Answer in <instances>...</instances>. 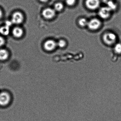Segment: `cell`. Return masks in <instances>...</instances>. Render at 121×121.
Returning <instances> with one entry per match:
<instances>
[{
	"label": "cell",
	"instance_id": "obj_9",
	"mask_svg": "<svg viewBox=\"0 0 121 121\" xmlns=\"http://www.w3.org/2000/svg\"><path fill=\"white\" fill-rule=\"evenodd\" d=\"M13 35L15 37L19 38L21 37L23 34L22 29L20 27H16L13 29Z\"/></svg>",
	"mask_w": 121,
	"mask_h": 121
},
{
	"label": "cell",
	"instance_id": "obj_21",
	"mask_svg": "<svg viewBox=\"0 0 121 121\" xmlns=\"http://www.w3.org/2000/svg\"><path fill=\"white\" fill-rule=\"evenodd\" d=\"M3 15V13L2 12V10H1L0 9V19L2 17Z\"/></svg>",
	"mask_w": 121,
	"mask_h": 121
},
{
	"label": "cell",
	"instance_id": "obj_4",
	"mask_svg": "<svg viewBox=\"0 0 121 121\" xmlns=\"http://www.w3.org/2000/svg\"><path fill=\"white\" fill-rule=\"evenodd\" d=\"M101 25L100 21L97 19H93L88 22L87 26L90 29L96 30L98 29Z\"/></svg>",
	"mask_w": 121,
	"mask_h": 121
},
{
	"label": "cell",
	"instance_id": "obj_22",
	"mask_svg": "<svg viewBox=\"0 0 121 121\" xmlns=\"http://www.w3.org/2000/svg\"><path fill=\"white\" fill-rule=\"evenodd\" d=\"M40 0L42 2H47L48 0Z\"/></svg>",
	"mask_w": 121,
	"mask_h": 121
},
{
	"label": "cell",
	"instance_id": "obj_19",
	"mask_svg": "<svg viewBox=\"0 0 121 121\" xmlns=\"http://www.w3.org/2000/svg\"><path fill=\"white\" fill-rule=\"evenodd\" d=\"M13 24L12 22L9 21H7L5 22V25L10 27V26H12V24Z\"/></svg>",
	"mask_w": 121,
	"mask_h": 121
},
{
	"label": "cell",
	"instance_id": "obj_13",
	"mask_svg": "<svg viewBox=\"0 0 121 121\" xmlns=\"http://www.w3.org/2000/svg\"><path fill=\"white\" fill-rule=\"evenodd\" d=\"M114 51L117 54H121V43H117L115 44L114 47Z\"/></svg>",
	"mask_w": 121,
	"mask_h": 121
},
{
	"label": "cell",
	"instance_id": "obj_18",
	"mask_svg": "<svg viewBox=\"0 0 121 121\" xmlns=\"http://www.w3.org/2000/svg\"><path fill=\"white\" fill-rule=\"evenodd\" d=\"M5 43V40L3 37L0 36V47L2 46Z\"/></svg>",
	"mask_w": 121,
	"mask_h": 121
},
{
	"label": "cell",
	"instance_id": "obj_5",
	"mask_svg": "<svg viewBox=\"0 0 121 121\" xmlns=\"http://www.w3.org/2000/svg\"><path fill=\"white\" fill-rule=\"evenodd\" d=\"M86 5L88 9L95 10L99 7L100 4L99 0H86Z\"/></svg>",
	"mask_w": 121,
	"mask_h": 121
},
{
	"label": "cell",
	"instance_id": "obj_16",
	"mask_svg": "<svg viewBox=\"0 0 121 121\" xmlns=\"http://www.w3.org/2000/svg\"><path fill=\"white\" fill-rule=\"evenodd\" d=\"M57 45L60 48H64L66 45V42L65 40L61 39L58 42V43H57Z\"/></svg>",
	"mask_w": 121,
	"mask_h": 121
},
{
	"label": "cell",
	"instance_id": "obj_17",
	"mask_svg": "<svg viewBox=\"0 0 121 121\" xmlns=\"http://www.w3.org/2000/svg\"><path fill=\"white\" fill-rule=\"evenodd\" d=\"M76 0H66V3L69 6H73L75 3Z\"/></svg>",
	"mask_w": 121,
	"mask_h": 121
},
{
	"label": "cell",
	"instance_id": "obj_2",
	"mask_svg": "<svg viewBox=\"0 0 121 121\" xmlns=\"http://www.w3.org/2000/svg\"><path fill=\"white\" fill-rule=\"evenodd\" d=\"M10 100L9 95L6 92L0 93V105L5 106L7 105Z\"/></svg>",
	"mask_w": 121,
	"mask_h": 121
},
{
	"label": "cell",
	"instance_id": "obj_10",
	"mask_svg": "<svg viewBox=\"0 0 121 121\" xmlns=\"http://www.w3.org/2000/svg\"><path fill=\"white\" fill-rule=\"evenodd\" d=\"M9 56L8 52L4 49H0V60H6Z\"/></svg>",
	"mask_w": 121,
	"mask_h": 121
},
{
	"label": "cell",
	"instance_id": "obj_6",
	"mask_svg": "<svg viewBox=\"0 0 121 121\" xmlns=\"http://www.w3.org/2000/svg\"><path fill=\"white\" fill-rule=\"evenodd\" d=\"M111 11L107 7H103L100 9L98 14L101 18L103 19H107L110 15Z\"/></svg>",
	"mask_w": 121,
	"mask_h": 121
},
{
	"label": "cell",
	"instance_id": "obj_1",
	"mask_svg": "<svg viewBox=\"0 0 121 121\" xmlns=\"http://www.w3.org/2000/svg\"><path fill=\"white\" fill-rule=\"evenodd\" d=\"M103 41L108 45H112L115 43L117 40V36L114 33H106L103 36Z\"/></svg>",
	"mask_w": 121,
	"mask_h": 121
},
{
	"label": "cell",
	"instance_id": "obj_3",
	"mask_svg": "<svg viewBox=\"0 0 121 121\" xmlns=\"http://www.w3.org/2000/svg\"><path fill=\"white\" fill-rule=\"evenodd\" d=\"M24 17L21 13L16 12L13 15L12 22L13 24H19L23 22Z\"/></svg>",
	"mask_w": 121,
	"mask_h": 121
},
{
	"label": "cell",
	"instance_id": "obj_14",
	"mask_svg": "<svg viewBox=\"0 0 121 121\" xmlns=\"http://www.w3.org/2000/svg\"><path fill=\"white\" fill-rule=\"evenodd\" d=\"M107 7L109 8L112 11L114 10L117 8V5L112 0L108 3L107 4Z\"/></svg>",
	"mask_w": 121,
	"mask_h": 121
},
{
	"label": "cell",
	"instance_id": "obj_20",
	"mask_svg": "<svg viewBox=\"0 0 121 121\" xmlns=\"http://www.w3.org/2000/svg\"><path fill=\"white\" fill-rule=\"evenodd\" d=\"M103 2L104 3L106 4H107L110 1H112V0H102Z\"/></svg>",
	"mask_w": 121,
	"mask_h": 121
},
{
	"label": "cell",
	"instance_id": "obj_7",
	"mask_svg": "<svg viewBox=\"0 0 121 121\" xmlns=\"http://www.w3.org/2000/svg\"><path fill=\"white\" fill-rule=\"evenodd\" d=\"M56 12L54 9L47 8L43 10L42 15L46 19H52L55 16Z\"/></svg>",
	"mask_w": 121,
	"mask_h": 121
},
{
	"label": "cell",
	"instance_id": "obj_12",
	"mask_svg": "<svg viewBox=\"0 0 121 121\" xmlns=\"http://www.w3.org/2000/svg\"><path fill=\"white\" fill-rule=\"evenodd\" d=\"M54 9L55 11L57 12H60L64 8V5L61 3L59 2L56 3L54 5Z\"/></svg>",
	"mask_w": 121,
	"mask_h": 121
},
{
	"label": "cell",
	"instance_id": "obj_15",
	"mask_svg": "<svg viewBox=\"0 0 121 121\" xmlns=\"http://www.w3.org/2000/svg\"><path fill=\"white\" fill-rule=\"evenodd\" d=\"M88 22L86 19L85 18H81L78 21V24L80 26L82 27H85L87 26Z\"/></svg>",
	"mask_w": 121,
	"mask_h": 121
},
{
	"label": "cell",
	"instance_id": "obj_8",
	"mask_svg": "<svg viewBox=\"0 0 121 121\" xmlns=\"http://www.w3.org/2000/svg\"><path fill=\"white\" fill-rule=\"evenodd\" d=\"M44 48L47 51H51L56 48L57 46V43L54 40H47L44 44Z\"/></svg>",
	"mask_w": 121,
	"mask_h": 121
},
{
	"label": "cell",
	"instance_id": "obj_11",
	"mask_svg": "<svg viewBox=\"0 0 121 121\" xmlns=\"http://www.w3.org/2000/svg\"><path fill=\"white\" fill-rule=\"evenodd\" d=\"M9 27L6 25L0 28V33H1L4 36L8 35L9 33Z\"/></svg>",
	"mask_w": 121,
	"mask_h": 121
}]
</instances>
